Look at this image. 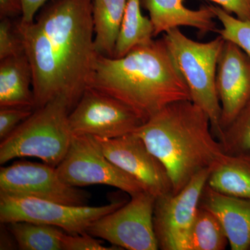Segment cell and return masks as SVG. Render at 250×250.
<instances>
[{
    "label": "cell",
    "mask_w": 250,
    "mask_h": 250,
    "mask_svg": "<svg viewBox=\"0 0 250 250\" xmlns=\"http://www.w3.org/2000/svg\"><path fill=\"white\" fill-rule=\"evenodd\" d=\"M93 0H52L30 22L16 23L30 62L35 108L54 99L71 111L88 86L95 50Z\"/></svg>",
    "instance_id": "cell-1"
},
{
    "label": "cell",
    "mask_w": 250,
    "mask_h": 250,
    "mask_svg": "<svg viewBox=\"0 0 250 250\" xmlns=\"http://www.w3.org/2000/svg\"><path fill=\"white\" fill-rule=\"evenodd\" d=\"M88 86L125 103L143 123L171 103L191 100L163 37L137 46L121 58L98 54Z\"/></svg>",
    "instance_id": "cell-2"
},
{
    "label": "cell",
    "mask_w": 250,
    "mask_h": 250,
    "mask_svg": "<svg viewBox=\"0 0 250 250\" xmlns=\"http://www.w3.org/2000/svg\"><path fill=\"white\" fill-rule=\"evenodd\" d=\"M134 133L166 167L173 193L225 153L212 132L209 117L191 100L170 104Z\"/></svg>",
    "instance_id": "cell-3"
},
{
    "label": "cell",
    "mask_w": 250,
    "mask_h": 250,
    "mask_svg": "<svg viewBox=\"0 0 250 250\" xmlns=\"http://www.w3.org/2000/svg\"><path fill=\"white\" fill-rule=\"evenodd\" d=\"M70 104L58 98L36 108L0 143V164L17 158H39L57 167L66 155L72 135L69 123Z\"/></svg>",
    "instance_id": "cell-4"
},
{
    "label": "cell",
    "mask_w": 250,
    "mask_h": 250,
    "mask_svg": "<svg viewBox=\"0 0 250 250\" xmlns=\"http://www.w3.org/2000/svg\"><path fill=\"white\" fill-rule=\"evenodd\" d=\"M190 91L191 101L209 117L211 130L220 141L223 134L221 106L216 89L217 67L225 39L221 36L202 42L188 37L179 28L163 36Z\"/></svg>",
    "instance_id": "cell-5"
},
{
    "label": "cell",
    "mask_w": 250,
    "mask_h": 250,
    "mask_svg": "<svg viewBox=\"0 0 250 250\" xmlns=\"http://www.w3.org/2000/svg\"><path fill=\"white\" fill-rule=\"evenodd\" d=\"M125 203L119 200L101 207L74 206L0 192V222L25 221L52 225L75 236L86 233L94 222Z\"/></svg>",
    "instance_id": "cell-6"
},
{
    "label": "cell",
    "mask_w": 250,
    "mask_h": 250,
    "mask_svg": "<svg viewBox=\"0 0 250 250\" xmlns=\"http://www.w3.org/2000/svg\"><path fill=\"white\" fill-rule=\"evenodd\" d=\"M56 170L64 182L74 187L103 184L117 188L130 197L145 191L138 181L105 156L96 139L90 135H73L66 155Z\"/></svg>",
    "instance_id": "cell-7"
},
{
    "label": "cell",
    "mask_w": 250,
    "mask_h": 250,
    "mask_svg": "<svg viewBox=\"0 0 250 250\" xmlns=\"http://www.w3.org/2000/svg\"><path fill=\"white\" fill-rule=\"evenodd\" d=\"M155 197L143 191L90 225L86 233L122 250H159L153 224Z\"/></svg>",
    "instance_id": "cell-8"
},
{
    "label": "cell",
    "mask_w": 250,
    "mask_h": 250,
    "mask_svg": "<svg viewBox=\"0 0 250 250\" xmlns=\"http://www.w3.org/2000/svg\"><path fill=\"white\" fill-rule=\"evenodd\" d=\"M210 170L197 172L180 191L156 198L153 224L159 250H188L192 225Z\"/></svg>",
    "instance_id": "cell-9"
},
{
    "label": "cell",
    "mask_w": 250,
    "mask_h": 250,
    "mask_svg": "<svg viewBox=\"0 0 250 250\" xmlns=\"http://www.w3.org/2000/svg\"><path fill=\"white\" fill-rule=\"evenodd\" d=\"M68 120L74 136L90 135L104 139L132 134L143 124L129 106L89 86L69 113Z\"/></svg>",
    "instance_id": "cell-10"
},
{
    "label": "cell",
    "mask_w": 250,
    "mask_h": 250,
    "mask_svg": "<svg viewBox=\"0 0 250 250\" xmlns=\"http://www.w3.org/2000/svg\"><path fill=\"white\" fill-rule=\"evenodd\" d=\"M0 192L74 206L87 205L90 195L64 182L56 167L18 161L0 170Z\"/></svg>",
    "instance_id": "cell-11"
},
{
    "label": "cell",
    "mask_w": 250,
    "mask_h": 250,
    "mask_svg": "<svg viewBox=\"0 0 250 250\" xmlns=\"http://www.w3.org/2000/svg\"><path fill=\"white\" fill-rule=\"evenodd\" d=\"M94 137L105 156L138 181L145 191L155 198L172 192L166 167L135 133L114 139Z\"/></svg>",
    "instance_id": "cell-12"
},
{
    "label": "cell",
    "mask_w": 250,
    "mask_h": 250,
    "mask_svg": "<svg viewBox=\"0 0 250 250\" xmlns=\"http://www.w3.org/2000/svg\"><path fill=\"white\" fill-rule=\"evenodd\" d=\"M216 89L223 130L250 101V58L238 45L225 40L219 57Z\"/></svg>",
    "instance_id": "cell-13"
},
{
    "label": "cell",
    "mask_w": 250,
    "mask_h": 250,
    "mask_svg": "<svg viewBox=\"0 0 250 250\" xmlns=\"http://www.w3.org/2000/svg\"><path fill=\"white\" fill-rule=\"evenodd\" d=\"M200 207L218 218L232 250L250 248V200L225 195L206 185Z\"/></svg>",
    "instance_id": "cell-14"
},
{
    "label": "cell",
    "mask_w": 250,
    "mask_h": 250,
    "mask_svg": "<svg viewBox=\"0 0 250 250\" xmlns=\"http://www.w3.org/2000/svg\"><path fill=\"white\" fill-rule=\"evenodd\" d=\"M143 4L149 12L154 37L180 27L194 28L204 35L218 30L208 5L194 10L187 7L184 0H143Z\"/></svg>",
    "instance_id": "cell-15"
},
{
    "label": "cell",
    "mask_w": 250,
    "mask_h": 250,
    "mask_svg": "<svg viewBox=\"0 0 250 250\" xmlns=\"http://www.w3.org/2000/svg\"><path fill=\"white\" fill-rule=\"evenodd\" d=\"M0 106L35 108L32 71L25 52L0 61Z\"/></svg>",
    "instance_id": "cell-16"
},
{
    "label": "cell",
    "mask_w": 250,
    "mask_h": 250,
    "mask_svg": "<svg viewBox=\"0 0 250 250\" xmlns=\"http://www.w3.org/2000/svg\"><path fill=\"white\" fill-rule=\"evenodd\" d=\"M207 184L225 195L250 200V152L224 153L210 167Z\"/></svg>",
    "instance_id": "cell-17"
},
{
    "label": "cell",
    "mask_w": 250,
    "mask_h": 250,
    "mask_svg": "<svg viewBox=\"0 0 250 250\" xmlns=\"http://www.w3.org/2000/svg\"><path fill=\"white\" fill-rule=\"evenodd\" d=\"M127 0H93V21L95 50L113 57Z\"/></svg>",
    "instance_id": "cell-18"
},
{
    "label": "cell",
    "mask_w": 250,
    "mask_h": 250,
    "mask_svg": "<svg viewBox=\"0 0 250 250\" xmlns=\"http://www.w3.org/2000/svg\"><path fill=\"white\" fill-rule=\"evenodd\" d=\"M141 0H127L121 31L113 57L121 58L134 47L153 40L154 28L150 19L143 16Z\"/></svg>",
    "instance_id": "cell-19"
},
{
    "label": "cell",
    "mask_w": 250,
    "mask_h": 250,
    "mask_svg": "<svg viewBox=\"0 0 250 250\" xmlns=\"http://www.w3.org/2000/svg\"><path fill=\"white\" fill-rule=\"evenodd\" d=\"M5 224V223H4ZM18 249L22 250H62L65 231L52 225L20 221L6 223Z\"/></svg>",
    "instance_id": "cell-20"
},
{
    "label": "cell",
    "mask_w": 250,
    "mask_h": 250,
    "mask_svg": "<svg viewBox=\"0 0 250 250\" xmlns=\"http://www.w3.org/2000/svg\"><path fill=\"white\" fill-rule=\"evenodd\" d=\"M228 245V236L218 218L199 207L190 232L188 250H224Z\"/></svg>",
    "instance_id": "cell-21"
},
{
    "label": "cell",
    "mask_w": 250,
    "mask_h": 250,
    "mask_svg": "<svg viewBox=\"0 0 250 250\" xmlns=\"http://www.w3.org/2000/svg\"><path fill=\"white\" fill-rule=\"evenodd\" d=\"M219 142L227 154L250 152V101L223 130Z\"/></svg>",
    "instance_id": "cell-22"
},
{
    "label": "cell",
    "mask_w": 250,
    "mask_h": 250,
    "mask_svg": "<svg viewBox=\"0 0 250 250\" xmlns=\"http://www.w3.org/2000/svg\"><path fill=\"white\" fill-rule=\"evenodd\" d=\"M215 19L221 23L216 33L225 40L229 41L243 49L250 58V19L241 20L229 14L221 7L209 4Z\"/></svg>",
    "instance_id": "cell-23"
},
{
    "label": "cell",
    "mask_w": 250,
    "mask_h": 250,
    "mask_svg": "<svg viewBox=\"0 0 250 250\" xmlns=\"http://www.w3.org/2000/svg\"><path fill=\"white\" fill-rule=\"evenodd\" d=\"M24 52L22 39L16 24L9 18H1L0 22V61Z\"/></svg>",
    "instance_id": "cell-24"
},
{
    "label": "cell",
    "mask_w": 250,
    "mask_h": 250,
    "mask_svg": "<svg viewBox=\"0 0 250 250\" xmlns=\"http://www.w3.org/2000/svg\"><path fill=\"white\" fill-rule=\"evenodd\" d=\"M35 108L24 106H0V140L6 139L22 122L27 120Z\"/></svg>",
    "instance_id": "cell-25"
},
{
    "label": "cell",
    "mask_w": 250,
    "mask_h": 250,
    "mask_svg": "<svg viewBox=\"0 0 250 250\" xmlns=\"http://www.w3.org/2000/svg\"><path fill=\"white\" fill-rule=\"evenodd\" d=\"M62 250H119L121 248L113 246L111 248L103 245L101 240H98L88 233L83 234L69 235L65 233L62 239Z\"/></svg>",
    "instance_id": "cell-26"
},
{
    "label": "cell",
    "mask_w": 250,
    "mask_h": 250,
    "mask_svg": "<svg viewBox=\"0 0 250 250\" xmlns=\"http://www.w3.org/2000/svg\"><path fill=\"white\" fill-rule=\"evenodd\" d=\"M241 20L250 19V0H208Z\"/></svg>",
    "instance_id": "cell-27"
},
{
    "label": "cell",
    "mask_w": 250,
    "mask_h": 250,
    "mask_svg": "<svg viewBox=\"0 0 250 250\" xmlns=\"http://www.w3.org/2000/svg\"><path fill=\"white\" fill-rule=\"evenodd\" d=\"M23 14L22 0H0V18H11Z\"/></svg>",
    "instance_id": "cell-28"
},
{
    "label": "cell",
    "mask_w": 250,
    "mask_h": 250,
    "mask_svg": "<svg viewBox=\"0 0 250 250\" xmlns=\"http://www.w3.org/2000/svg\"><path fill=\"white\" fill-rule=\"evenodd\" d=\"M47 1L48 0H22L23 14L21 20L25 22L34 21L36 14Z\"/></svg>",
    "instance_id": "cell-29"
},
{
    "label": "cell",
    "mask_w": 250,
    "mask_h": 250,
    "mask_svg": "<svg viewBox=\"0 0 250 250\" xmlns=\"http://www.w3.org/2000/svg\"><path fill=\"white\" fill-rule=\"evenodd\" d=\"M9 230L6 226V224L1 223V237H4L6 240L1 239V250L11 249L13 246V242L9 236Z\"/></svg>",
    "instance_id": "cell-30"
},
{
    "label": "cell",
    "mask_w": 250,
    "mask_h": 250,
    "mask_svg": "<svg viewBox=\"0 0 250 250\" xmlns=\"http://www.w3.org/2000/svg\"></svg>",
    "instance_id": "cell-31"
}]
</instances>
